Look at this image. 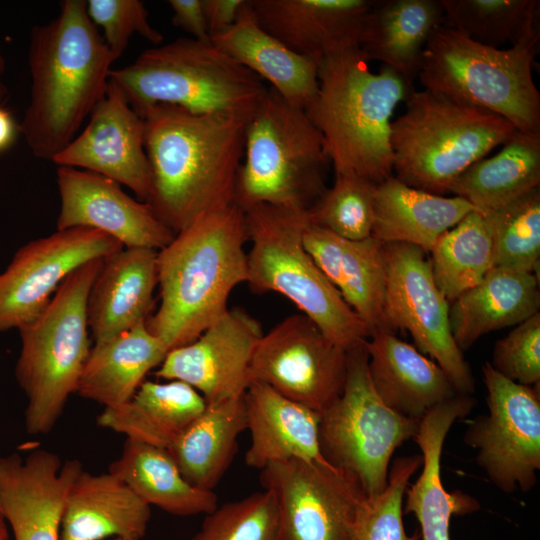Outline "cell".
Returning a JSON list of instances; mask_svg holds the SVG:
<instances>
[{
	"label": "cell",
	"instance_id": "48",
	"mask_svg": "<svg viewBox=\"0 0 540 540\" xmlns=\"http://www.w3.org/2000/svg\"><path fill=\"white\" fill-rule=\"evenodd\" d=\"M5 70H6V61H5L4 55L1 50V45H0V105H3V102L5 101L8 95V88L4 81Z\"/></svg>",
	"mask_w": 540,
	"mask_h": 540
},
{
	"label": "cell",
	"instance_id": "13",
	"mask_svg": "<svg viewBox=\"0 0 540 540\" xmlns=\"http://www.w3.org/2000/svg\"><path fill=\"white\" fill-rule=\"evenodd\" d=\"M385 312L392 329L406 330L416 348L448 375L457 393L471 395L475 380L452 336L449 302L438 288L422 248L383 243Z\"/></svg>",
	"mask_w": 540,
	"mask_h": 540
},
{
	"label": "cell",
	"instance_id": "6",
	"mask_svg": "<svg viewBox=\"0 0 540 540\" xmlns=\"http://www.w3.org/2000/svg\"><path fill=\"white\" fill-rule=\"evenodd\" d=\"M115 82L140 115L165 104L193 113L250 117L268 86L211 40L178 38L143 51L112 69Z\"/></svg>",
	"mask_w": 540,
	"mask_h": 540
},
{
	"label": "cell",
	"instance_id": "20",
	"mask_svg": "<svg viewBox=\"0 0 540 540\" xmlns=\"http://www.w3.org/2000/svg\"><path fill=\"white\" fill-rule=\"evenodd\" d=\"M83 469L45 449L0 456V503L13 540H61L67 497Z\"/></svg>",
	"mask_w": 540,
	"mask_h": 540
},
{
	"label": "cell",
	"instance_id": "4",
	"mask_svg": "<svg viewBox=\"0 0 540 540\" xmlns=\"http://www.w3.org/2000/svg\"><path fill=\"white\" fill-rule=\"evenodd\" d=\"M318 83L305 111L335 174L352 173L375 185L391 177V118L413 87L386 66L373 73L358 47L322 59Z\"/></svg>",
	"mask_w": 540,
	"mask_h": 540
},
{
	"label": "cell",
	"instance_id": "47",
	"mask_svg": "<svg viewBox=\"0 0 540 540\" xmlns=\"http://www.w3.org/2000/svg\"><path fill=\"white\" fill-rule=\"evenodd\" d=\"M18 133L19 127L14 116L3 105H0V153L12 146Z\"/></svg>",
	"mask_w": 540,
	"mask_h": 540
},
{
	"label": "cell",
	"instance_id": "46",
	"mask_svg": "<svg viewBox=\"0 0 540 540\" xmlns=\"http://www.w3.org/2000/svg\"><path fill=\"white\" fill-rule=\"evenodd\" d=\"M246 2L247 0H202L210 39L234 25Z\"/></svg>",
	"mask_w": 540,
	"mask_h": 540
},
{
	"label": "cell",
	"instance_id": "42",
	"mask_svg": "<svg viewBox=\"0 0 540 540\" xmlns=\"http://www.w3.org/2000/svg\"><path fill=\"white\" fill-rule=\"evenodd\" d=\"M191 540H282L273 494L264 489L217 506Z\"/></svg>",
	"mask_w": 540,
	"mask_h": 540
},
{
	"label": "cell",
	"instance_id": "23",
	"mask_svg": "<svg viewBox=\"0 0 540 540\" xmlns=\"http://www.w3.org/2000/svg\"><path fill=\"white\" fill-rule=\"evenodd\" d=\"M468 394H456L430 410L419 423L413 440L422 456V470L407 488L403 514L412 513L419 523L420 540H450L453 515H465L479 509L476 499L460 491L448 492L441 479V454L445 439L458 419L474 408Z\"/></svg>",
	"mask_w": 540,
	"mask_h": 540
},
{
	"label": "cell",
	"instance_id": "10",
	"mask_svg": "<svg viewBox=\"0 0 540 540\" xmlns=\"http://www.w3.org/2000/svg\"><path fill=\"white\" fill-rule=\"evenodd\" d=\"M540 33L509 48L480 44L440 26L425 47L424 89L496 113L518 131L540 132V93L532 77Z\"/></svg>",
	"mask_w": 540,
	"mask_h": 540
},
{
	"label": "cell",
	"instance_id": "11",
	"mask_svg": "<svg viewBox=\"0 0 540 540\" xmlns=\"http://www.w3.org/2000/svg\"><path fill=\"white\" fill-rule=\"evenodd\" d=\"M420 421L386 406L372 386L364 343L347 351L340 396L321 413L319 445L323 458L354 478L366 497L387 486L395 450L413 439Z\"/></svg>",
	"mask_w": 540,
	"mask_h": 540
},
{
	"label": "cell",
	"instance_id": "7",
	"mask_svg": "<svg viewBox=\"0 0 540 540\" xmlns=\"http://www.w3.org/2000/svg\"><path fill=\"white\" fill-rule=\"evenodd\" d=\"M104 258L91 260L70 273L46 309L17 330L21 348L15 377L27 403L28 434L49 433L77 384L90 351L87 300Z\"/></svg>",
	"mask_w": 540,
	"mask_h": 540
},
{
	"label": "cell",
	"instance_id": "38",
	"mask_svg": "<svg viewBox=\"0 0 540 540\" xmlns=\"http://www.w3.org/2000/svg\"><path fill=\"white\" fill-rule=\"evenodd\" d=\"M443 26L480 44L511 46L539 32L538 0H439Z\"/></svg>",
	"mask_w": 540,
	"mask_h": 540
},
{
	"label": "cell",
	"instance_id": "16",
	"mask_svg": "<svg viewBox=\"0 0 540 540\" xmlns=\"http://www.w3.org/2000/svg\"><path fill=\"white\" fill-rule=\"evenodd\" d=\"M123 248L108 234L86 227L57 230L21 246L0 273V333L36 319L78 267Z\"/></svg>",
	"mask_w": 540,
	"mask_h": 540
},
{
	"label": "cell",
	"instance_id": "5",
	"mask_svg": "<svg viewBox=\"0 0 540 540\" xmlns=\"http://www.w3.org/2000/svg\"><path fill=\"white\" fill-rule=\"evenodd\" d=\"M391 123L395 177L437 195L516 131L504 117L428 89L412 90Z\"/></svg>",
	"mask_w": 540,
	"mask_h": 540
},
{
	"label": "cell",
	"instance_id": "29",
	"mask_svg": "<svg viewBox=\"0 0 540 540\" xmlns=\"http://www.w3.org/2000/svg\"><path fill=\"white\" fill-rule=\"evenodd\" d=\"M443 22L439 0H375L358 48L369 62H381L413 87L427 42Z\"/></svg>",
	"mask_w": 540,
	"mask_h": 540
},
{
	"label": "cell",
	"instance_id": "50",
	"mask_svg": "<svg viewBox=\"0 0 540 540\" xmlns=\"http://www.w3.org/2000/svg\"><path fill=\"white\" fill-rule=\"evenodd\" d=\"M115 540H134V539L115 538Z\"/></svg>",
	"mask_w": 540,
	"mask_h": 540
},
{
	"label": "cell",
	"instance_id": "34",
	"mask_svg": "<svg viewBox=\"0 0 540 540\" xmlns=\"http://www.w3.org/2000/svg\"><path fill=\"white\" fill-rule=\"evenodd\" d=\"M540 132L516 131L500 151L465 170L449 193L487 214L539 188Z\"/></svg>",
	"mask_w": 540,
	"mask_h": 540
},
{
	"label": "cell",
	"instance_id": "15",
	"mask_svg": "<svg viewBox=\"0 0 540 540\" xmlns=\"http://www.w3.org/2000/svg\"><path fill=\"white\" fill-rule=\"evenodd\" d=\"M260 481L275 498L282 540H352L366 496L345 472L291 459L262 468Z\"/></svg>",
	"mask_w": 540,
	"mask_h": 540
},
{
	"label": "cell",
	"instance_id": "31",
	"mask_svg": "<svg viewBox=\"0 0 540 540\" xmlns=\"http://www.w3.org/2000/svg\"><path fill=\"white\" fill-rule=\"evenodd\" d=\"M145 322L95 342L75 393L108 409L119 408L130 401L145 376L161 364L168 352L149 332Z\"/></svg>",
	"mask_w": 540,
	"mask_h": 540
},
{
	"label": "cell",
	"instance_id": "43",
	"mask_svg": "<svg viewBox=\"0 0 540 540\" xmlns=\"http://www.w3.org/2000/svg\"><path fill=\"white\" fill-rule=\"evenodd\" d=\"M87 14L103 31L104 41L116 58L123 54L133 34L160 45L163 35L149 22L148 11L139 0H88Z\"/></svg>",
	"mask_w": 540,
	"mask_h": 540
},
{
	"label": "cell",
	"instance_id": "25",
	"mask_svg": "<svg viewBox=\"0 0 540 540\" xmlns=\"http://www.w3.org/2000/svg\"><path fill=\"white\" fill-rule=\"evenodd\" d=\"M158 251L123 248L103 259L87 300V320L95 342L146 321L158 285Z\"/></svg>",
	"mask_w": 540,
	"mask_h": 540
},
{
	"label": "cell",
	"instance_id": "27",
	"mask_svg": "<svg viewBox=\"0 0 540 540\" xmlns=\"http://www.w3.org/2000/svg\"><path fill=\"white\" fill-rule=\"evenodd\" d=\"M151 518V506L111 472L82 470L69 491L61 525V540H141Z\"/></svg>",
	"mask_w": 540,
	"mask_h": 540
},
{
	"label": "cell",
	"instance_id": "45",
	"mask_svg": "<svg viewBox=\"0 0 540 540\" xmlns=\"http://www.w3.org/2000/svg\"><path fill=\"white\" fill-rule=\"evenodd\" d=\"M168 4L173 12V26L186 31L193 39L211 40L202 0H169Z\"/></svg>",
	"mask_w": 540,
	"mask_h": 540
},
{
	"label": "cell",
	"instance_id": "33",
	"mask_svg": "<svg viewBox=\"0 0 540 540\" xmlns=\"http://www.w3.org/2000/svg\"><path fill=\"white\" fill-rule=\"evenodd\" d=\"M206 407L204 397L185 382L144 381L126 404L104 408L97 423L126 439L166 449Z\"/></svg>",
	"mask_w": 540,
	"mask_h": 540
},
{
	"label": "cell",
	"instance_id": "1",
	"mask_svg": "<svg viewBox=\"0 0 540 540\" xmlns=\"http://www.w3.org/2000/svg\"><path fill=\"white\" fill-rule=\"evenodd\" d=\"M145 150L152 173L147 202L175 234L199 216L235 203L248 117L147 108Z\"/></svg>",
	"mask_w": 540,
	"mask_h": 540
},
{
	"label": "cell",
	"instance_id": "24",
	"mask_svg": "<svg viewBox=\"0 0 540 540\" xmlns=\"http://www.w3.org/2000/svg\"><path fill=\"white\" fill-rule=\"evenodd\" d=\"M373 388L394 412L420 421L457 393L444 370L393 332L377 331L365 342Z\"/></svg>",
	"mask_w": 540,
	"mask_h": 540
},
{
	"label": "cell",
	"instance_id": "9",
	"mask_svg": "<svg viewBox=\"0 0 540 540\" xmlns=\"http://www.w3.org/2000/svg\"><path fill=\"white\" fill-rule=\"evenodd\" d=\"M329 162L306 111L268 86L246 125L235 204L307 210L326 189Z\"/></svg>",
	"mask_w": 540,
	"mask_h": 540
},
{
	"label": "cell",
	"instance_id": "41",
	"mask_svg": "<svg viewBox=\"0 0 540 540\" xmlns=\"http://www.w3.org/2000/svg\"><path fill=\"white\" fill-rule=\"evenodd\" d=\"M422 465L421 455L396 458L389 469L386 488L366 497L355 522L352 540H420L417 529L408 535L403 524V501L409 480Z\"/></svg>",
	"mask_w": 540,
	"mask_h": 540
},
{
	"label": "cell",
	"instance_id": "49",
	"mask_svg": "<svg viewBox=\"0 0 540 540\" xmlns=\"http://www.w3.org/2000/svg\"><path fill=\"white\" fill-rule=\"evenodd\" d=\"M8 528L9 527L0 503V540H11Z\"/></svg>",
	"mask_w": 540,
	"mask_h": 540
},
{
	"label": "cell",
	"instance_id": "3",
	"mask_svg": "<svg viewBox=\"0 0 540 540\" xmlns=\"http://www.w3.org/2000/svg\"><path fill=\"white\" fill-rule=\"evenodd\" d=\"M249 241L237 204L207 212L157 253L160 304L146 327L167 351L197 339L229 308L232 290L247 282Z\"/></svg>",
	"mask_w": 540,
	"mask_h": 540
},
{
	"label": "cell",
	"instance_id": "8",
	"mask_svg": "<svg viewBox=\"0 0 540 540\" xmlns=\"http://www.w3.org/2000/svg\"><path fill=\"white\" fill-rule=\"evenodd\" d=\"M243 211L251 241L246 282L251 290L283 295L346 351L364 343L367 327L304 247L307 210L259 204Z\"/></svg>",
	"mask_w": 540,
	"mask_h": 540
},
{
	"label": "cell",
	"instance_id": "18",
	"mask_svg": "<svg viewBox=\"0 0 540 540\" xmlns=\"http://www.w3.org/2000/svg\"><path fill=\"white\" fill-rule=\"evenodd\" d=\"M260 323L240 308L228 309L193 342L168 351L154 372L196 389L207 404L244 395Z\"/></svg>",
	"mask_w": 540,
	"mask_h": 540
},
{
	"label": "cell",
	"instance_id": "21",
	"mask_svg": "<svg viewBox=\"0 0 540 540\" xmlns=\"http://www.w3.org/2000/svg\"><path fill=\"white\" fill-rule=\"evenodd\" d=\"M375 0H249L257 23L317 64L358 47Z\"/></svg>",
	"mask_w": 540,
	"mask_h": 540
},
{
	"label": "cell",
	"instance_id": "2",
	"mask_svg": "<svg viewBox=\"0 0 540 540\" xmlns=\"http://www.w3.org/2000/svg\"><path fill=\"white\" fill-rule=\"evenodd\" d=\"M114 61L84 0L63 1L54 19L32 28L30 102L18 127L35 157L52 161L76 137L105 96Z\"/></svg>",
	"mask_w": 540,
	"mask_h": 540
},
{
	"label": "cell",
	"instance_id": "26",
	"mask_svg": "<svg viewBox=\"0 0 540 540\" xmlns=\"http://www.w3.org/2000/svg\"><path fill=\"white\" fill-rule=\"evenodd\" d=\"M244 404L251 439L247 466L261 470L291 459L327 462L319 445V412L255 381L244 393Z\"/></svg>",
	"mask_w": 540,
	"mask_h": 540
},
{
	"label": "cell",
	"instance_id": "40",
	"mask_svg": "<svg viewBox=\"0 0 540 540\" xmlns=\"http://www.w3.org/2000/svg\"><path fill=\"white\" fill-rule=\"evenodd\" d=\"M376 185L352 173L335 174V182L307 209L310 224L349 240L372 235Z\"/></svg>",
	"mask_w": 540,
	"mask_h": 540
},
{
	"label": "cell",
	"instance_id": "30",
	"mask_svg": "<svg viewBox=\"0 0 540 540\" xmlns=\"http://www.w3.org/2000/svg\"><path fill=\"white\" fill-rule=\"evenodd\" d=\"M211 41L267 81L291 104L306 109L318 92V64L264 30L255 20L249 0L237 21Z\"/></svg>",
	"mask_w": 540,
	"mask_h": 540
},
{
	"label": "cell",
	"instance_id": "44",
	"mask_svg": "<svg viewBox=\"0 0 540 540\" xmlns=\"http://www.w3.org/2000/svg\"><path fill=\"white\" fill-rule=\"evenodd\" d=\"M491 366L502 376L526 386L540 383V313L514 326L493 348Z\"/></svg>",
	"mask_w": 540,
	"mask_h": 540
},
{
	"label": "cell",
	"instance_id": "14",
	"mask_svg": "<svg viewBox=\"0 0 540 540\" xmlns=\"http://www.w3.org/2000/svg\"><path fill=\"white\" fill-rule=\"evenodd\" d=\"M346 372L347 351L301 313L262 334L251 358L249 379L321 414L342 393Z\"/></svg>",
	"mask_w": 540,
	"mask_h": 540
},
{
	"label": "cell",
	"instance_id": "37",
	"mask_svg": "<svg viewBox=\"0 0 540 540\" xmlns=\"http://www.w3.org/2000/svg\"><path fill=\"white\" fill-rule=\"evenodd\" d=\"M429 253L434 280L450 303L494 267L493 235L486 215L470 212L442 234Z\"/></svg>",
	"mask_w": 540,
	"mask_h": 540
},
{
	"label": "cell",
	"instance_id": "19",
	"mask_svg": "<svg viewBox=\"0 0 540 540\" xmlns=\"http://www.w3.org/2000/svg\"><path fill=\"white\" fill-rule=\"evenodd\" d=\"M60 210L57 230L86 227L102 231L125 248L156 251L175 236L148 203L126 194L121 185L89 171L58 166Z\"/></svg>",
	"mask_w": 540,
	"mask_h": 540
},
{
	"label": "cell",
	"instance_id": "32",
	"mask_svg": "<svg viewBox=\"0 0 540 540\" xmlns=\"http://www.w3.org/2000/svg\"><path fill=\"white\" fill-rule=\"evenodd\" d=\"M374 209L373 238L415 245L426 252L467 214L478 211L461 197L416 189L394 175L376 185Z\"/></svg>",
	"mask_w": 540,
	"mask_h": 540
},
{
	"label": "cell",
	"instance_id": "36",
	"mask_svg": "<svg viewBox=\"0 0 540 540\" xmlns=\"http://www.w3.org/2000/svg\"><path fill=\"white\" fill-rule=\"evenodd\" d=\"M108 471L149 506L173 515L208 514L218 506L214 491L189 483L168 451L161 447L126 439Z\"/></svg>",
	"mask_w": 540,
	"mask_h": 540
},
{
	"label": "cell",
	"instance_id": "12",
	"mask_svg": "<svg viewBox=\"0 0 540 540\" xmlns=\"http://www.w3.org/2000/svg\"><path fill=\"white\" fill-rule=\"evenodd\" d=\"M488 414L470 421L463 441L501 491H530L540 470L539 386L507 379L489 362L482 367Z\"/></svg>",
	"mask_w": 540,
	"mask_h": 540
},
{
	"label": "cell",
	"instance_id": "28",
	"mask_svg": "<svg viewBox=\"0 0 540 540\" xmlns=\"http://www.w3.org/2000/svg\"><path fill=\"white\" fill-rule=\"evenodd\" d=\"M451 303V332L463 352L482 336L515 326L539 312V276L494 266Z\"/></svg>",
	"mask_w": 540,
	"mask_h": 540
},
{
	"label": "cell",
	"instance_id": "22",
	"mask_svg": "<svg viewBox=\"0 0 540 540\" xmlns=\"http://www.w3.org/2000/svg\"><path fill=\"white\" fill-rule=\"evenodd\" d=\"M303 244L345 303L367 327L395 331L385 312V260L383 243L372 236L349 240L307 222Z\"/></svg>",
	"mask_w": 540,
	"mask_h": 540
},
{
	"label": "cell",
	"instance_id": "17",
	"mask_svg": "<svg viewBox=\"0 0 540 540\" xmlns=\"http://www.w3.org/2000/svg\"><path fill=\"white\" fill-rule=\"evenodd\" d=\"M144 139L143 118L119 86L109 80L106 94L93 109L84 130L52 162L114 180L147 203L152 193V173Z\"/></svg>",
	"mask_w": 540,
	"mask_h": 540
},
{
	"label": "cell",
	"instance_id": "35",
	"mask_svg": "<svg viewBox=\"0 0 540 540\" xmlns=\"http://www.w3.org/2000/svg\"><path fill=\"white\" fill-rule=\"evenodd\" d=\"M246 428L244 395L207 404L166 450L189 483L213 490L231 464L237 439Z\"/></svg>",
	"mask_w": 540,
	"mask_h": 540
},
{
	"label": "cell",
	"instance_id": "39",
	"mask_svg": "<svg viewBox=\"0 0 540 540\" xmlns=\"http://www.w3.org/2000/svg\"><path fill=\"white\" fill-rule=\"evenodd\" d=\"M485 215L493 235L494 266L539 276L540 189Z\"/></svg>",
	"mask_w": 540,
	"mask_h": 540
}]
</instances>
